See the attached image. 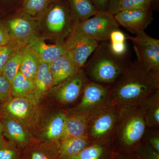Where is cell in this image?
<instances>
[{"label": "cell", "mask_w": 159, "mask_h": 159, "mask_svg": "<svg viewBox=\"0 0 159 159\" xmlns=\"http://www.w3.org/2000/svg\"><path fill=\"white\" fill-rule=\"evenodd\" d=\"M2 122L0 119V137L2 136Z\"/></svg>", "instance_id": "obj_41"}, {"label": "cell", "mask_w": 159, "mask_h": 159, "mask_svg": "<svg viewBox=\"0 0 159 159\" xmlns=\"http://www.w3.org/2000/svg\"><path fill=\"white\" fill-rule=\"evenodd\" d=\"M115 150L112 141L93 143L75 155L61 159H111Z\"/></svg>", "instance_id": "obj_20"}, {"label": "cell", "mask_w": 159, "mask_h": 159, "mask_svg": "<svg viewBox=\"0 0 159 159\" xmlns=\"http://www.w3.org/2000/svg\"><path fill=\"white\" fill-rule=\"evenodd\" d=\"M67 114V111H59L51 116L42 130V142L52 143L59 141L64 131Z\"/></svg>", "instance_id": "obj_16"}, {"label": "cell", "mask_w": 159, "mask_h": 159, "mask_svg": "<svg viewBox=\"0 0 159 159\" xmlns=\"http://www.w3.org/2000/svg\"><path fill=\"white\" fill-rule=\"evenodd\" d=\"M126 57L116 56L110 49L108 41L99 43L88 60L82 70L89 81L111 85L131 63Z\"/></svg>", "instance_id": "obj_2"}, {"label": "cell", "mask_w": 159, "mask_h": 159, "mask_svg": "<svg viewBox=\"0 0 159 159\" xmlns=\"http://www.w3.org/2000/svg\"><path fill=\"white\" fill-rule=\"evenodd\" d=\"M91 1L98 11H108L109 0H91Z\"/></svg>", "instance_id": "obj_39"}, {"label": "cell", "mask_w": 159, "mask_h": 159, "mask_svg": "<svg viewBox=\"0 0 159 159\" xmlns=\"http://www.w3.org/2000/svg\"><path fill=\"white\" fill-rule=\"evenodd\" d=\"M39 104L31 96L11 97L1 105L0 115L12 117L29 129L34 127L38 122Z\"/></svg>", "instance_id": "obj_7"}, {"label": "cell", "mask_w": 159, "mask_h": 159, "mask_svg": "<svg viewBox=\"0 0 159 159\" xmlns=\"http://www.w3.org/2000/svg\"><path fill=\"white\" fill-rule=\"evenodd\" d=\"M40 62L38 57L29 48L26 46L22 48L20 71L25 77L33 80Z\"/></svg>", "instance_id": "obj_25"}, {"label": "cell", "mask_w": 159, "mask_h": 159, "mask_svg": "<svg viewBox=\"0 0 159 159\" xmlns=\"http://www.w3.org/2000/svg\"><path fill=\"white\" fill-rule=\"evenodd\" d=\"M6 28L11 43L18 48L26 47L39 34L37 20L23 11L9 19Z\"/></svg>", "instance_id": "obj_10"}, {"label": "cell", "mask_w": 159, "mask_h": 159, "mask_svg": "<svg viewBox=\"0 0 159 159\" xmlns=\"http://www.w3.org/2000/svg\"><path fill=\"white\" fill-rule=\"evenodd\" d=\"M67 2L74 25L94 16L99 12L91 0H67Z\"/></svg>", "instance_id": "obj_24"}, {"label": "cell", "mask_w": 159, "mask_h": 159, "mask_svg": "<svg viewBox=\"0 0 159 159\" xmlns=\"http://www.w3.org/2000/svg\"><path fill=\"white\" fill-rule=\"evenodd\" d=\"M99 43L90 38L70 32L64 42L66 51L75 66L82 70Z\"/></svg>", "instance_id": "obj_11"}, {"label": "cell", "mask_w": 159, "mask_h": 159, "mask_svg": "<svg viewBox=\"0 0 159 159\" xmlns=\"http://www.w3.org/2000/svg\"><path fill=\"white\" fill-rule=\"evenodd\" d=\"M3 136L18 147L23 149L32 142L29 129L12 117L0 115Z\"/></svg>", "instance_id": "obj_15"}, {"label": "cell", "mask_w": 159, "mask_h": 159, "mask_svg": "<svg viewBox=\"0 0 159 159\" xmlns=\"http://www.w3.org/2000/svg\"><path fill=\"white\" fill-rule=\"evenodd\" d=\"M51 63L41 62L34 80V89L31 96L39 104L45 95L52 88Z\"/></svg>", "instance_id": "obj_19"}, {"label": "cell", "mask_w": 159, "mask_h": 159, "mask_svg": "<svg viewBox=\"0 0 159 159\" xmlns=\"http://www.w3.org/2000/svg\"><path fill=\"white\" fill-rule=\"evenodd\" d=\"M119 27L114 15L108 11H99L94 16L75 24L71 32L100 43L108 41L111 32Z\"/></svg>", "instance_id": "obj_6"}, {"label": "cell", "mask_w": 159, "mask_h": 159, "mask_svg": "<svg viewBox=\"0 0 159 159\" xmlns=\"http://www.w3.org/2000/svg\"><path fill=\"white\" fill-rule=\"evenodd\" d=\"M148 131H149L148 135L147 136L145 134L143 139L147 141L155 150L159 152V130H152L149 129Z\"/></svg>", "instance_id": "obj_35"}, {"label": "cell", "mask_w": 159, "mask_h": 159, "mask_svg": "<svg viewBox=\"0 0 159 159\" xmlns=\"http://www.w3.org/2000/svg\"><path fill=\"white\" fill-rule=\"evenodd\" d=\"M50 70L53 79L52 88L82 70H79L75 66L66 51L50 63Z\"/></svg>", "instance_id": "obj_18"}, {"label": "cell", "mask_w": 159, "mask_h": 159, "mask_svg": "<svg viewBox=\"0 0 159 159\" xmlns=\"http://www.w3.org/2000/svg\"><path fill=\"white\" fill-rule=\"evenodd\" d=\"M136 54L137 62L146 70L159 73V40L148 35L145 31L135 36L127 34Z\"/></svg>", "instance_id": "obj_8"}, {"label": "cell", "mask_w": 159, "mask_h": 159, "mask_svg": "<svg viewBox=\"0 0 159 159\" xmlns=\"http://www.w3.org/2000/svg\"><path fill=\"white\" fill-rule=\"evenodd\" d=\"M89 81L82 70L52 87L49 92L61 104L69 105L81 97L84 87Z\"/></svg>", "instance_id": "obj_12"}, {"label": "cell", "mask_w": 159, "mask_h": 159, "mask_svg": "<svg viewBox=\"0 0 159 159\" xmlns=\"http://www.w3.org/2000/svg\"><path fill=\"white\" fill-rule=\"evenodd\" d=\"M109 86L113 105L120 108L138 105L159 90V73L146 70L135 61Z\"/></svg>", "instance_id": "obj_1"}, {"label": "cell", "mask_w": 159, "mask_h": 159, "mask_svg": "<svg viewBox=\"0 0 159 159\" xmlns=\"http://www.w3.org/2000/svg\"><path fill=\"white\" fill-rule=\"evenodd\" d=\"M120 109L119 124L114 140L115 150L135 153L148 129L144 111L141 103Z\"/></svg>", "instance_id": "obj_3"}, {"label": "cell", "mask_w": 159, "mask_h": 159, "mask_svg": "<svg viewBox=\"0 0 159 159\" xmlns=\"http://www.w3.org/2000/svg\"><path fill=\"white\" fill-rule=\"evenodd\" d=\"M18 48L13 44L0 48V74L8 60Z\"/></svg>", "instance_id": "obj_33"}, {"label": "cell", "mask_w": 159, "mask_h": 159, "mask_svg": "<svg viewBox=\"0 0 159 159\" xmlns=\"http://www.w3.org/2000/svg\"><path fill=\"white\" fill-rule=\"evenodd\" d=\"M144 111L147 128L159 130V90L151 94L141 102Z\"/></svg>", "instance_id": "obj_22"}, {"label": "cell", "mask_w": 159, "mask_h": 159, "mask_svg": "<svg viewBox=\"0 0 159 159\" xmlns=\"http://www.w3.org/2000/svg\"><path fill=\"white\" fill-rule=\"evenodd\" d=\"M152 0H121L118 11L133 9H151Z\"/></svg>", "instance_id": "obj_31"}, {"label": "cell", "mask_w": 159, "mask_h": 159, "mask_svg": "<svg viewBox=\"0 0 159 159\" xmlns=\"http://www.w3.org/2000/svg\"><path fill=\"white\" fill-rule=\"evenodd\" d=\"M33 89V80L26 78L19 71L11 83V97H29L32 95Z\"/></svg>", "instance_id": "obj_26"}, {"label": "cell", "mask_w": 159, "mask_h": 159, "mask_svg": "<svg viewBox=\"0 0 159 159\" xmlns=\"http://www.w3.org/2000/svg\"><path fill=\"white\" fill-rule=\"evenodd\" d=\"M135 153L139 159H159V152L155 150L144 139L138 146Z\"/></svg>", "instance_id": "obj_30"}, {"label": "cell", "mask_w": 159, "mask_h": 159, "mask_svg": "<svg viewBox=\"0 0 159 159\" xmlns=\"http://www.w3.org/2000/svg\"><path fill=\"white\" fill-rule=\"evenodd\" d=\"M32 143L23 150L21 159H61L56 142Z\"/></svg>", "instance_id": "obj_21"}, {"label": "cell", "mask_w": 159, "mask_h": 159, "mask_svg": "<svg viewBox=\"0 0 159 159\" xmlns=\"http://www.w3.org/2000/svg\"><path fill=\"white\" fill-rule=\"evenodd\" d=\"M64 131L60 140L85 135L89 119L92 114L67 111Z\"/></svg>", "instance_id": "obj_17"}, {"label": "cell", "mask_w": 159, "mask_h": 159, "mask_svg": "<svg viewBox=\"0 0 159 159\" xmlns=\"http://www.w3.org/2000/svg\"><path fill=\"white\" fill-rule=\"evenodd\" d=\"M111 159H139L135 153H129L115 150Z\"/></svg>", "instance_id": "obj_38"}, {"label": "cell", "mask_w": 159, "mask_h": 159, "mask_svg": "<svg viewBox=\"0 0 159 159\" xmlns=\"http://www.w3.org/2000/svg\"><path fill=\"white\" fill-rule=\"evenodd\" d=\"M36 19L44 35L61 43L64 42L74 25L67 0H55Z\"/></svg>", "instance_id": "obj_4"}, {"label": "cell", "mask_w": 159, "mask_h": 159, "mask_svg": "<svg viewBox=\"0 0 159 159\" xmlns=\"http://www.w3.org/2000/svg\"><path fill=\"white\" fill-rule=\"evenodd\" d=\"M114 17L119 26L135 35L145 31L153 20L151 9L122 10L114 15Z\"/></svg>", "instance_id": "obj_13"}, {"label": "cell", "mask_w": 159, "mask_h": 159, "mask_svg": "<svg viewBox=\"0 0 159 159\" xmlns=\"http://www.w3.org/2000/svg\"><path fill=\"white\" fill-rule=\"evenodd\" d=\"M55 0H25L23 11L31 17L37 18Z\"/></svg>", "instance_id": "obj_28"}, {"label": "cell", "mask_w": 159, "mask_h": 159, "mask_svg": "<svg viewBox=\"0 0 159 159\" xmlns=\"http://www.w3.org/2000/svg\"><path fill=\"white\" fill-rule=\"evenodd\" d=\"M121 0H109L108 11L111 14H116L118 12L119 4Z\"/></svg>", "instance_id": "obj_40"}, {"label": "cell", "mask_w": 159, "mask_h": 159, "mask_svg": "<svg viewBox=\"0 0 159 159\" xmlns=\"http://www.w3.org/2000/svg\"><path fill=\"white\" fill-rule=\"evenodd\" d=\"M22 56V48H18L14 51L4 66L2 75L10 84L20 71Z\"/></svg>", "instance_id": "obj_27"}, {"label": "cell", "mask_w": 159, "mask_h": 159, "mask_svg": "<svg viewBox=\"0 0 159 159\" xmlns=\"http://www.w3.org/2000/svg\"><path fill=\"white\" fill-rule=\"evenodd\" d=\"M109 43L110 49L113 54L118 57H126L128 50L126 42Z\"/></svg>", "instance_id": "obj_34"}, {"label": "cell", "mask_w": 159, "mask_h": 159, "mask_svg": "<svg viewBox=\"0 0 159 159\" xmlns=\"http://www.w3.org/2000/svg\"><path fill=\"white\" fill-rule=\"evenodd\" d=\"M10 44H13L11 43L7 28L0 25V48Z\"/></svg>", "instance_id": "obj_37"}, {"label": "cell", "mask_w": 159, "mask_h": 159, "mask_svg": "<svg viewBox=\"0 0 159 159\" xmlns=\"http://www.w3.org/2000/svg\"><path fill=\"white\" fill-rule=\"evenodd\" d=\"M22 151L3 135L0 137V159H21Z\"/></svg>", "instance_id": "obj_29"}, {"label": "cell", "mask_w": 159, "mask_h": 159, "mask_svg": "<svg viewBox=\"0 0 159 159\" xmlns=\"http://www.w3.org/2000/svg\"><path fill=\"white\" fill-rule=\"evenodd\" d=\"M156 1H157V0H152V2H156Z\"/></svg>", "instance_id": "obj_42"}, {"label": "cell", "mask_w": 159, "mask_h": 159, "mask_svg": "<svg viewBox=\"0 0 159 159\" xmlns=\"http://www.w3.org/2000/svg\"><path fill=\"white\" fill-rule=\"evenodd\" d=\"M127 39V35L119 29H115L110 34V42H124Z\"/></svg>", "instance_id": "obj_36"}, {"label": "cell", "mask_w": 159, "mask_h": 159, "mask_svg": "<svg viewBox=\"0 0 159 159\" xmlns=\"http://www.w3.org/2000/svg\"><path fill=\"white\" fill-rule=\"evenodd\" d=\"M121 109L111 105L91 115L86 135L91 143L112 141L116 133Z\"/></svg>", "instance_id": "obj_5"}, {"label": "cell", "mask_w": 159, "mask_h": 159, "mask_svg": "<svg viewBox=\"0 0 159 159\" xmlns=\"http://www.w3.org/2000/svg\"><path fill=\"white\" fill-rule=\"evenodd\" d=\"M112 104L109 86L89 80L79 102L70 110L92 114Z\"/></svg>", "instance_id": "obj_9"}, {"label": "cell", "mask_w": 159, "mask_h": 159, "mask_svg": "<svg viewBox=\"0 0 159 159\" xmlns=\"http://www.w3.org/2000/svg\"><path fill=\"white\" fill-rule=\"evenodd\" d=\"M11 97V84L0 74V105L7 102Z\"/></svg>", "instance_id": "obj_32"}, {"label": "cell", "mask_w": 159, "mask_h": 159, "mask_svg": "<svg viewBox=\"0 0 159 159\" xmlns=\"http://www.w3.org/2000/svg\"><path fill=\"white\" fill-rule=\"evenodd\" d=\"M26 47L35 54L40 62L51 63L66 52L63 43L39 34Z\"/></svg>", "instance_id": "obj_14"}, {"label": "cell", "mask_w": 159, "mask_h": 159, "mask_svg": "<svg viewBox=\"0 0 159 159\" xmlns=\"http://www.w3.org/2000/svg\"><path fill=\"white\" fill-rule=\"evenodd\" d=\"M92 144L86 135L69 138L56 142L60 157L75 155Z\"/></svg>", "instance_id": "obj_23"}]
</instances>
